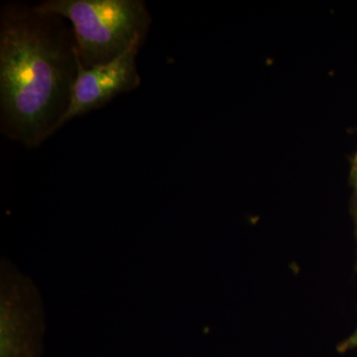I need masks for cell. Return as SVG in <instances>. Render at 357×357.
I'll return each mask as SVG.
<instances>
[{
    "label": "cell",
    "instance_id": "cell-4",
    "mask_svg": "<svg viewBox=\"0 0 357 357\" xmlns=\"http://www.w3.org/2000/svg\"><path fill=\"white\" fill-rule=\"evenodd\" d=\"M141 46L142 45H134L121 57L89 69L79 62L70 107L61 128L77 117L100 109L117 96L132 91L140 86L141 77L136 58Z\"/></svg>",
    "mask_w": 357,
    "mask_h": 357
},
{
    "label": "cell",
    "instance_id": "cell-1",
    "mask_svg": "<svg viewBox=\"0 0 357 357\" xmlns=\"http://www.w3.org/2000/svg\"><path fill=\"white\" fill-rule=\"evenodd\" d=\"M79 70L72 27L35 6L0 13V130L36 148L61 128Z\"/></svg>",
    "mask_w": 357,
    "mask_h": 357
},
{
    "label": "cell",
    "instance_id": "cell-7",
    "mask_svg": "<svg viewBox=\"0 0 357 357\" xmlns=\"http://www.w3.org/2000/svg\"><path fill=\"white\" fill-rule=\"evenodd\" d=\"M354 222H356V236H357V197H356V199H354Z\"/></svg>",
    "mask_w": 357,
    "mask_h": 357
},
{
    "label": "cell",
    "instance_id": "cell-6",
    "mask_svg": "<svg viewBox=\"0 0 357 357\" xmlns=\"http://www.w3.org/2000/svg\"><path fill=\"white\" fill-rule=\"evenodd\" d=\"M351 182L354 192H356V197H357V152L356 156H354V161H352Z\"/></svg>",
    "mask_w": 357,
    "mask_h": 357
},
{
    "label": "cell",
    "instance_id": "cell-3",
    "mask_svg": "<svg viewBox=\"0 0 357 357\" xmlns=\"http://www.w3.org/2000/svg\"><path fill=\"white\" fill-rule=\"evenodd\" d=\"M1 357H41L45 312L29 277L1 260Z\"/></svg>",
    "mask_w": 357,
    "mask_h": 357
},
{
    "label": "cell",
    "instance_id": "cell-5",
    "mask_svg": "<svg viewBox=\"0 0 357 357\" xmlns=\"http://www.w3.org/2000/svg\"><path fill=\"white\" fill-rule=\"evenodd\" d=\"M357 347V330L354 332V335H351L344 342H342L337 347V351L340 352H345L351 351V349H356Z\"/></svg>",
    "mask_w": 357,
    "mask_h": 357
},
{
    "label": "cell",
    "instance_id": "cell-2",
    "mask_svg": "<svg viewBox=\"0 0 357 357\" xmlns=\"http://www.w3.org/2000/svg\"><path fill=\"white\" fill-rule=\"evenodd\" d=\"M40 13L69 21L79 64H107L134 45H143L152 20L142 0H47Z\"/></svg>",
    "mask_w": 357,
    "mask_h": 357
}]
</instances>
